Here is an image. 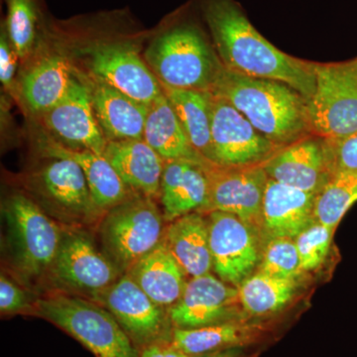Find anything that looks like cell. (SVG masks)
Listing matches in <instances>:
<instances>
[{
	"instance_id": "cell-1",
	"label": "cell",
	"mask_w": 357,
	"mask_h": 357,
	"mask_svg": "<svg viewBox=\"0 0 357 357\" xmlns=\"http://www.w3.org/2000/svg\"><path fill=\"white\" fill-rule=\"evenodd\" d=\"M223 67L244 76L274 79L311 100L316 62L289 55L253 26L236 0H197Z\"/></svg>"
},
{
	"instance_id": "cell-2",
	"label": "cell",
	"mask_w": 357,
	"mask_h": 357,
	"mask_svg": "<svg viewBox=\"0 0 357 357\" xmlns=\"http://www.w3.org/2000/svg\"><path fill=\"white\" fill-rule=\"evenodd\" d=\"M211 93L231 103L277 148L314 134L309 100L287 84L223 67Z\"/></svg>"
},
{
	"instance_id": "cell-3",
	"label": "cell",
	"mask_w": 357,
	"mask_h": 357,
	"mask_svg": "<svg viewBox=\"0 0 357 357\" xmlns=\"http://www.w3.org/2000/svg\"><path fill=\"white\" fill-rule=\"evenodd\" d=\"M181 10L152 40L145 60L163 86L211 91L223 65L201 14Z\"/></svg>"
},
{
	"instance_id": "cell-4",
	"label": "cell",
	"mask_w": 357,
	"mask_h": 357,
	"mask_svg": "<svg viewBox=\"0 0 357 357\" xmlns=\"http://www.w3.org/2000/svg\"><path fill=\"white\" fill-rule=\"evenodd\" d=\"M30 314L53 324L96 357H140L112 312L75 294H49L33 302Z\"/></svg>"
},
{
	"instance_id": "cell-5",
	"label": "cell",
	"mask_w": 357,
	"mask_h": 357,
	"mask_svg": "<svg viewBox=\"0 0 357 357\" xmlns=\"http://www.w3.org/2000/svg\"><path fill=\"white\" fill-rule=\"evenodd\" d=\"M2 213L16 271L26 281L47 278L64 231L38 204L22 194L9 197L2 206Z\"/></svg>"
},
{
	"instance_id": "cell-6",
	"label": "cell",
	"mask_w": 357,
	"mask_h": 357,
	"mask_svg": "<svg viewBox=\"0 0 357 357\" xmlns=\"http://www.w3.org/2000/svg\"><path fill=\"white\" fill-rule=\"evenodd\" d=\"M164 222L153 199L134 194L107 211L100 220L103 252L122 274L126 273L162 243Z\"/></svg>"
},
{
	"instance_id": "cell-7",
	"label": "cell",
	"mask_w": 357,
	"mask_h": 357,
	"mask_svg": "<svg viewBox=\"0 0 357 357\" xmlns=\"http://www.w3.org/2000/svg\"><path fill=\"white\" fill-rule=\"evenodd\" d=\"M316 88L310 100L314 134L338 138L357 132V57L314 64Z\"/></svg>"
},
{
	"instance_id": "cell-8",
	"label": "cell",
	"mask_w": 357,
	"mask_h": 357,
	"mask_svg": "<svg viewBox=\"0 0 357 357\" xmlns=\"http://www.w3.org/2000/svg\"><path fill=\"white\" fill-rule=\"evenodd\" d=\"M91 300L112 312L139 352L172 337L168 310L153 302L128 274H122Z\"/></svg>"
},
{
	"instance_id": "cell-9",
	"label": "cell",
	"mask_w": 357,
	"mask_h": 357,
	"mask_svg": "<svg viewBox=\"0 0 357 357\" xmlns=\"http://www.w3.org/2000/svg\"><path fill=\"white\" fill-rule=\"evenodd\" d=\"M122 275L105 253L96 248L86 234L64 231L57 256L47 278L62 292L79 293L91 299Z\"/></svg>"
},
{
	"instance_id": "cell-10",
	"label": "cell",
	"mask_w": 357,
	"mask_h": 357,
	"mask_svg": "<svg viewBox=\"0 0 357 357\" xmlns=\"http://www.w3.org/2000/svg\"><path fill=\"white\" fill-rule=\"evenodd\" d=\"M37 173V191L60 222L84 227L100 222L105 211L96 204L84 171L70 159L52 158Z\"/></svg>"
},
{
	"instance_id": "cell-11",
	"label": "cell",
	"mask_w": 357,
	"mask_h": 357,
	"mask_svg": "<svg viewBox=\"0 0 357 357\" xmlns=\"http://www.w3.org/2000/svg\"><path fill=\"white\" fill-rule=\"evenodd\" d=\"M204 170L208 183V204L204 213H232L260 231L263 199L269 180L262 164L234 167L208 162Z\"/></svg>"
},
{
	"instance_id": "cell-12",
	"label": "cell",
	"mask_w": 357,
	"mask_h": 357,
	"mask_svg": "<svg viewBox=\"0 0 357 357\" xmlns=\"http://www.w3.org/2000/svg\"><path fill=\"white\" fill-rule=\"evenodd\" d=\"M213 163L250 166L264 163L279 149L222 96L211 93Z\"/></svg>"
},
{
	"instance_id": "cell-13",
	"label": "cell",
	"mask_w": 357,
	"mask_h": 357,
	"mask_svg": "<svg viewBox=\"0 0 357 357\" xmlns=\"http://www.w3.org/2000/svg\"><path fill=\"white\" fill-rule=\"evenodd\" d=\"M88 53L93 77L136 102L149 105L163 93L159 79L130 42L96 41Z\"/></svg>"
},
{
	"instance_id": "cell-14",
	"label": "cell",
	"mask_w": 357,
	"mask_h": 357,
	"mask_svg": "<svg viewBox=\"0 0 357 357\" xmlns=\"http://www.w3.org/2000/svg\"><path fill=\"white\" fill-rule=\"evenodd\" d=\"M206 220L213 270L220 280L237 288L259 264V231L236 215L223 211H211Z\"/></svg>"
},
{
	"instance_id": "cell-15",
	"label": "cell",
	"mask_w": 357,
	"mask_h": 357,
	"mask_svg": "<svg viewBox=\"0 0 357 357\" xmlns=\"http://www.w3.org/2000/svg\"><path fill=\"white\" fill-rule=\"evenodd\" d=\"M238 290L213 275L194 277L168 314L173 328H196L243 319Z\"/></svg>"
},
{
	"instance_id": "cell-16",
	"label": "cell",
	"mask_w": 357,
	"mask_h": 357,
	"mask_svg": "<svg viewBox=\"0 0 357 357\" xmlns=\"http://www.w3.org/2000/svg\"><path fill=\"white\" fill-rule=\"evenodd\" d=\"M42 116L46 128L68 146L105 153L107 140L93 112L86 82L74 77L64 98Z\"/></svg>"
},
{
	"instance_id": "cell-17",
	"label": "cell",
	"mask_w": 357,
	"mask_h": 357,
	"mask_svg": "<svg viewBox=\"0 0 357 357\" xmlns=\"http://www.w3.org/2000/svg\"><path fill=\"white\" fill-rule=\"evenodd\" d=\"M262 165L268 178L312 194H318L332 175L325 138L317 134L279 148Z\"/></svg>"
},
{
	"instance_id": "cell-18",
	"label": "cell",
	"mask_w": 357,
	"mask_h": 357,
	"mask_svg": "<svg viewBox=\"0 0 357 357\" xmlns=\"http://www.w3.org/2000/svg\"><path fill=\"white\" fill-rule=\"evenodd\" d=\"M317 194L269 178L263 199L260 231L265 238H295L314 222Z\"/></svg>"
},
{
	"instance_id": "cell-19",
	"label": "cell",
	"mask_w": 357,
	"mask_h": 357,
	"mask_svg": "<svg viewBox=\"0 0 357 357\" xmlns=\"http://www.w3.org/2000/svg\"><path fill=\"white\" fill-rule=\"evenodd\" d=\"M204 165L188 160L165 162L160 198L166 222L189 213H206L208 183Z\"/></svg>"
},
{
	"instance_id": "cell-20",
	"label": "cell",
	"mask_w": 357,
	"mask_h": 357,
	"mask_svg": "<svg viewBox=\"0 0 357 357\" xmlns=\"http://www.w3.org/2000/svg\"><path fill=\"white\" fill-rule=\"evenodd\" d=\"M86 84L96 119L107 141L143 139L148 105L95 77Z\"/></svg>"
},
{
	"instance_id": "cell-21",
	"label": "cell",
	"mask_w": 357,
	"mask_h": 357,
	"mask_svg": "<svg viewBox=\"0 0 357 357\" xmlns=\"http://www.w3.org/2000/svg\"><path fill=\"white\" fill-rule=\"evenodd\" d=\"M103 156L131 191L150 199L160 197L165 162L146 141H107Z\"/></svg>"
},
{
	"instance_id": "cell-22",
	"label": "cell",
	"mask_w": 357,
	"mask_h": 357,
	"mask_svg": "<svg viewBox=\"0 0 357 357\" xmlns=\"http://www.w3.org/2000/svg\"><path fill=\"white\" fill-rule=\"evenodd\" d=\"M41 150L49 158L70 159L79 164L96 204L105 213L135 194L103 155L51 139L42 141Z\"/></svg>"
},
{
	"instance_id": "cell-23",
	"label": "cell",
	"mask_w": 357,
	"mask_h": 357,
	"mask_svg": "<svg viewBox=\"0 0 357 357\" xmlns=\"http://www.w3.org/2000/svg\"><path fill=\"white\" fill-rule=\"evenodd\" d=\"M267 328L245 319L196 328H173L171 342L188 356H204L231 349H245L261 342Z\"/></svg>"
},
{
	"instance_id": "cell-24",
	"label": "cell",
	"mask_w": 357,
	"mask_h": 357,
	"mask_svg": "<svg viewBox=\"0 0 357 357\" xmlns=\"http://www.w3.org/2000/svg\"><path fill=\"white\" fill-rule=\"evenodd\" d=\"M163 243L185 276L194 278L211 273L210 230L208 220L201 213H189L171 222Z\"/></svg>"
},
{
	"instance_id": "cell-25",
	"label": "cell",
	"mask_w": 357,
	"mask_h": 357,
	"mask_svg": "<svg viewBox=\"0 0 357 357\" xmlns=\"http://www.w3.org/2000/svg\"><path fill=\"white\" fill-rule=\"evenodd\" d=\"M159 306L175 305L184 292L185 274L163 241L126 272Z\"/></svg>"
},
{
	"instance_id": "cell-26",
	"label": "cell",
	"mask_w": 357,
	"mask_h": 357,
	"mask_svg": "<svg viewBox=\"0 0 357 357\" xmlns=\"http://www.w3.org/2000/svg\"><path fill=\"white\" fill-rule=\"evenodd\" d=\"M143 139L164 162L175 160H188L199 164L211 162L192 148L164 93L148 105Z\"/></svg>"
},
{
	"instance_id": "cell-27",
	"label": "cell",
	"mask_w": 357,
	"mask_h": 357,
	"mask_svg": "<svg viewBox=\"0 0 357 357\" xmlns=\"http://www.w3.org/2000/svg\"><path fill=\"white\" fill-rule=\"evenodd\" d=\"M74 77L67 59L49 56L33 66L23 76L21 95L32 112L44 114L64 98Z\"/></svg>"
},
{
	"instance_id": "cell-28",
	"label": "cell",
	"mask_w": 357,
	"mask_h": 357,
	"mask_svg": "<svg viewBox=\"0 0 357 357\" xmlns=\"http://www.w3.org/2000/svg\"><path fill=\"white\" fill-rule=\"evenodd\" d=\"M162 89L192 148L203 158L213 163L211 91L172 89L163 84Z\"/></svg>"
},
{
	"instance_id": "cell-29",
	"label": "cell",
	"mask_w": 357,
	"mask_h": 357,
	"mask_svg": "<svg viewBox=\"0 0 357 357\" xmlns=\"http://www.w3.org/2000/svg\"><path fill=\"white\" fill-rule=\"evenodd\" d=\"M293 279L277 278L257 271L237 287L239 302L246 314L266 317L280 311L296 292Z\"/></svg>"
},
{
	"instance_id": "cell-30",
	"label": "cell",
	"mask_w": 357,
	"mask_h": 357,
	"mask_svg": "<svg viewBox=\"0 0 357 357\" xmlns=\"http://www.w3.org/2000/svg\"><path fill=\"white\" fill-rule=\"evenodd\" d=\"M357 202V171H340L331 175L317 194L314 218L337 229L345 213Z\"/></svg>"
},
{
	"instance_id": "cell-31",
	"label": "cell",
	"mask_w": 357,
	"mask_h": 357,
	"mask_svg": "<svg viewBox=\"0 0 357 357\" xmlns=\"http://www.w3.org/2000/svg\"><path fill=\"white\" fill-rule=\"evenodd\" d=\"M7 13L2 28L6 30L16 55L31 53L41 31L43 14L39 0H6Z\"/></svg>"
},
{
	"instance_id": "cell-32",
	"label": "cell",
	"mask_w": 357,
	"mask_h": 357,
	"mask_svg": "<svg viewBox=\"0 0 357 357\" xmlns=\"http://www.w3.org/2000/svg\"><path fill=\"white\" fill-rule=\"evenodd\" d=\"M257 271L277 278L296 280L303 271L294 238H267L261 248Z\"/></svg>"
},
{
	"instance_id": "cell-33",
	"label": "cell",
	"mask_w": 357,
	"mask_h": 357,
	"mask_svg": "<svg viewBox=\"0 0 357 357\" xmlns=\"http://www.w3.org/2000/svg\"><path fill=\"white\" fill-rule=\"evenodd\" d=\"M335 230L314 220L294 238L303 272L312 271L323 264L330 251Z\"/></svg>"
},
{
	"instance_id": "cell-34",
	"label": "cell",
	"mask_w": 357,
	"mask_h": 357,
	"mask_svg": "<svg viewBox=\"0 0 357 357\" xmlns=\"http://www.w3.org/2000/svg\"><path fill=\"white\" fill-rule=\"evenodd\" d=\"M331 173L357 171V132L338 138H325Z\"/></svg>"
},
{
	"instance_id": "cell-35",
	"label": "cell",
	"mask_w": 357,
	"mask_h": 357,
	"mask_svg": "<svg viewBox=\"0 0 357 357\" xmlns=\"http://www.w3.org/2000/svg\"><path fill=\"white\" fill-rule=\"evenodd\" d=\"M32 304L27 293L2 273L0 277V312L2 316L30 314Z\"/></svg>"
},
{
	"instance_id": "cell-36",
	"label": "cell",
	"mask_w": 357,
	"mask_h": 357,
	"mask_svg": "<svg viewBox=\"0 0 357 357\" xmlns=\"http://www.w3.org/2000/svg\"><path fill=\"white\" fill-rule=\"evenodd\" d=\"M16 55L13 47L11 46L6 30L1 27L0 35V81L6 88L13 84L16 70Z\"/></svg>"
},
{
	"instance_id": "cell-37",
	"label": "cell",
	"mask_w": 357,
	"mask_h": 357,
	"mask_svg": "<svg viewBox=\"0 0 357 357\" xmlns=\"http://www.w3.org/2000/svg\"><path fill=\"white\" fill-rule=\"evenodd\" d=\"M140 357H189L174 347L171 340H160L140 351Z\"/></svg>"
},
{
	"instance_id": "cell-38",
	"label": "cell",
	"mask_w": 357,
	"mask_h": 357,
	"mask_svg": "<svg viewBox=\"0 0 357 357\" xmlns=\"http://www.w3.org/2000/svg\"><path fill=\"white\" fill-rule=\"evenodd\" d=\"M189 357H249L244 352V349H231L227 351L213 352V354H204V356Z\"/></svg>"
}]
</instances>
